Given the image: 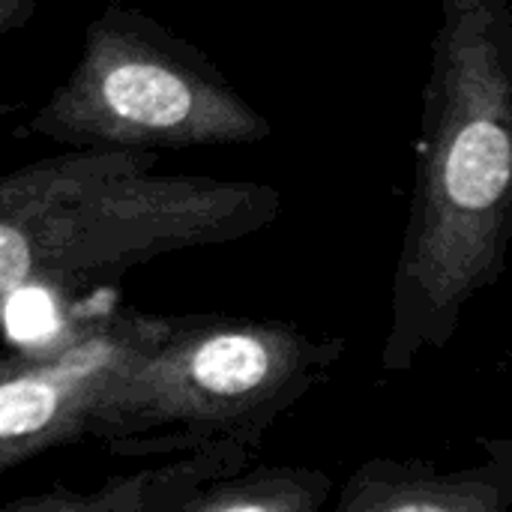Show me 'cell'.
Wrapping results in <instances>:
<instances>
[{
    "label": "cell",
    "instance_id": "obj_1",
    "mask_svg": "<svg viewBox=\"0 0 512 512\" xmlns=\"http://www.w3.org/2000/svg\"><path fill=\"white\" fill-rule=\"evenodd\" d=\"M512 234V6L441 0L381 369L444 351L492 288Z\"/></svg>",
    "mask_w": 512,
    "mask_h": 512
},
{
    "label": "cell",
    "instance_id": "obj_2",
    "mask_svg": "<svg viewBox=\"0 0 512 512\" xmlns=\"http://www.w3.org/2000/svg\"><path fill=\"white\" fill-rule=\"evenodd\" d=\"M159 156L69 150L0 177V312L21 294H66L156 258L240 243L282 213L258 180L156 171Z\"/></svg>",
    "mask_w": 512,
    "mask_h": 512
},
{
    "label": "cell",
    "instance_id": "obj_3",
    "mask_svg": "<svg viewBox=\"0 0 512 512\" xmlns=\"http://www.w3.org/2000/svg\"><path fill=\"white\" fill-rule=\"evenodd\" d=\"M345 339L279 318L171 315L96 405L87 441L114 456H177L207 444L258 450L345 354Z\"/></svg>",
    "mask_w": 512,
    "mask_h": 512
},
{
    "label": "cell",
    "instance_id": "obj_4",
    "mask_svg": "<svg viewBox=\"0 0 512 512\" xmlns=\"http://www.w3.org/2000/svg\"><path fill=\"white\" fill-rule=\"evenodd\" d=\"M27 132L69 150L162 156L258 144L273 123L195 42L135 6L108 3L87 21L69 75Z\"/></svg>",
    "mask_w": 512,
    "mask_h": 512
},
{
    "label": "cell",
    "instance_id": "obj_5",
    "mask_svg": "<svg viewBox=\"0 0 512 512\" xmlns=\"http://www.w3.org/2000/svg\"><path fill=\"white\" fill-rule=\"evenodd\" d=\"M168 324L171 315L111 309L33 348L0 354V474L48 450L87 444L96 405Z\"/></svg>",
    "mask_w": 512,
    "mask_h": 512
},
{
    "label": "cell",
    "instance_id": "obj_6",
    "mask_svg": "<svg viewBox=\"0 0 512 512\" xmlns=\"http://www.w3.org/2000/svg\"><path fill=\"white\" fill-rule=\"evenodd\" d=\"M512 504V456L507 444L495 459L438 468L414 459H369L345 483L339 512H507Z\"/></svg>",
    "mask_w": 512,
    "mask_h": 512
},
{
    "label": "cell",
    "instance_id": "obj_7",
    "mask_svg": "<svg viewBox=\"0 0 512 512\" xmlns=\"http://www.w3.org/2000/svg\"><path fill=\"white\" fill-rule=\"evenodd\" d=\"M255 450L240 444H207L177 453L168 465H147L135 474H117L93 489L48 486L0 504L3 512H180L210 480L243 468Z\"/></svg>",
    "mask_w": 512,
    "mask_h": 512
},
{
    "label": "cell",
    "instance_id": "obj_8",
    "mask_svg": "<svg viewBox=\"0 0 512 512\" xmlns=\"http://www.w3.org/2000/svg\"><path fill=\"white\" fill-rule=\"evenodd\" d=\"M333 480L309 465H255L204 483L180 512H318Z\"/></svg>",
    "mask_w": 512,
    "mask_h": 512
},
{
    "label": "cell",
    "instance_id": "obj_9",
    "mask_svg": "<svg viewBox=\"0 0 512 512\" xmlns=\"http://www.w3.org/2000/svg\"><path fill=\"white\" fill-rule=\"evenodd\" d=\"M36 12V0H0V36L21 30ZM15 105L12 102H0V117H6Z\"/></svg>",
    "mask_w": 512,
    "mask_h": 512
}]
</instances>
